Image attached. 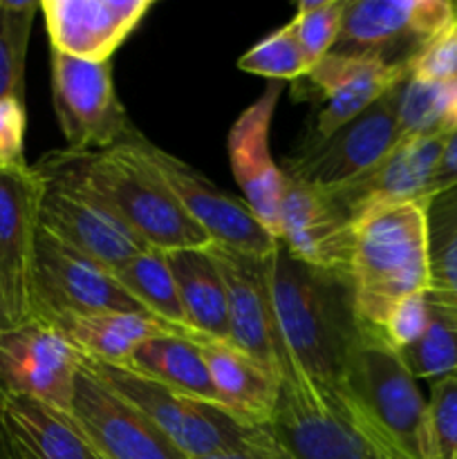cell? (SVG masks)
<instances>
[{"instance_id":"cell-1","label":"cell","mask_w":457,"mask_h":459,"mask_svg":"<svg viewBox=\"0 0 457 459\" xmlns=\"http://www.w3.org/2000/svg\"><path fill=\"white\" fill-rule=\"evenodd\" d=\"M142 133L94 152L52 151L34 164L52 182L88 193L128 224L146 245L161 251L206 247L211 240L193 222L139 148Z\"/></svg>"},{"instance_id":"cell-2","label":"cell","mask_w":457,"mask_h":459,"mask_svg":"<svg viewBox=\"0 0 457 459\" xmlns=\"http://www.w3.org/2000/svg\"><path fill=\"white\" fill-rule=\"evenodd\" d=\"M272 303L289 357L312 379L339 385L370 327L354 303L352 282L287 254L278 242L269 255Z\"/></svg>"},{"instance_id":"cell-3","label":"cell","mask_w":457,"mask_h":459,"mask_svg":"<svg viewBox=\"0 0 457 459\" xmlns=\"http://www.w3.org/2000/svg\"><path fill=\"white\" fill-rule=\"evenodd\" d=\"M267 429L296 459H408L348 385L312 379L291 357Z\"/></svg>"},{"instance_id":"cell-4","label":"cell","mask_w":457,"mask_h":459,"mask_svg":"<svg viewBox=\"0 0 457 459\" xmlns=\"http://www.w3.org/2000/svg\"><path fill=\"white\" fill-rule=\"evenodd\" d=\"M349 282L358 316L375 330L399 300L428 291V200L381 206L354 222Z\"/></svg>"},{"instance_id":"cell-5","label":"cell","mask_w":457,"mask_h":459,"mask_svg":"<svg viewBox=\"0 0 457 459\" xmlns=\"http://www.w3.org/2000/svg\"><path fill=\"white\" fill-rule=\"evenodd\" d=\"M103 385L148 417L188 459L231 453L258 437L264 426L246 424L224 408L177 393L130 368L103 366L83 359Z\"/></svg>"},{"instance_id":"cell-6","label":"cell","mask_w":457,"mask_h":459,"mask_svg":"<svg viewBox=\"0 0 457 459\" xmlns=\"http://www.w3.org/2000/svg\"><path fill=\"white\" fill-rule=\"evenodd\" d=\"M455 18L457 3L451 0H345L341 34L330 54L410 67Z\"/></svg>"},{"instance_id":"cell-7","label":"cell","mask_w":457,"mask_h":459,"mask_svg":"<svg viewBox=\"0 0 457 459\" xmlns=\"http://www.w3.org/2000/svg\"><path fill=\"white\" fill-rule=\"evenodd\" d=\"M148 314L121 287L112 269L39 229L31 263L30 321L52 325L70 314Z\"/></svg>"},{"instance_id":"cell-8","label":"cell","mask_w":457,"mask_h":459,"mask_svg":"<svg viewBox=\"0 0 457 459\" xmlns=\"http://www.w3.org/2000/svg\"><path fill=\"white\" fill-rule=\"evenodd\" d=\"M408 459H430L428 402L401 354L370 327L343 381Z\"/></svg>"},{"instance_id":"cell-9","label":"cell","mask_w":457,"mask_h":459,"mask_svg":"<svg viewBox=\"0 0 457 459\" xmlns=\"http://www.w3.org/2000/svg\"><path fill=\"white\" fill-rule=\"evenodd\" d=\"M52 103L70 152L108 151L137 133L115 92L110 63L52 52Z\"/></svg>"},{"instance_id":"cell-10","label":"cell","mask_w":457,"mask_h":459,"mask_svg":"<svg viewBox=\"0 0 457 459\" xmlns=\"http://www.w3.org/2000/svg\"><path fill=\"white\" fill-rule=\"evenodd\" d=\"M399 88L323 142L300 143L298 151L285 160L282 173L327 191L372 169L401 139L397 119Z\"/></svg>"},{"instance_id":"cell-11","label":"cell","mask_w":457,"mask_h":459,"mask_svg":"<svg viewBox=\"0 0 457 459\" xmlns=\"http://www.w3.org/2000/svg\"><path fill=\"white\" fill-rule=\"evenodd\" d=\"M83 357L56 330L27 321L0 330V393L22 394L72 415Z\"/></svg>"},{"instance_id":"cell-12","label":"cell","mask_w":457,"mask_h":459,"mask_svg":"<svg viewBox=\"0 0 457 459\" xmlns=\"http://www.w3.org/2000/svg\"><path fill=\"white\" fill-rule=\"evenodd\" d=\"M143 157L155 166L157 173L173 191L188 218L206 233L211 242L251 255H272L278 240L258 222L245 200H236L222 188L206 179L200 170L188 166L179 157L161 151L146 137H139Z\"/></svg>"},{"instance_id":"cell-13","label":"cell","mask_w":457,"mask_h":459,"mask_svg":"<svg viewBox=\"0 0 457 459\" xmlns=\"http://www.w3.org/2000/svg\"><path fill=\"white\" fill-rule=\"evenodd\" d=\"M209 254L224 281L231 343L280 379L289 352L273 314L269 255H251L215 242L209 245Z\"/></svg>"},{"instance_id":"cell-14","label":"cell","mask_w":457,"mask_h":459,"mask_svg":"<svg viewBox=\"0 0 457 459\" xmlns=\"http://www.w3.org/2000/svg\"><path fill=\"white\" fill-rule=\"evenodd\" d=\"M446 139L448 134L399 139L366 173L323 193L352 224L381 206L428 200Z\"/></svg>"},{"instance_id":"cell-15","label":"cell","mask_w":457,"mask_h":459,"mask_svg":"<svg viewBox=\"0 0 457 459\" xmlns=\"http://www.w3.org/2000/svg\"><path fill=\"white\" fill-rule=\"evenodd\" d=\"M72 417L103 459H188L125 399L81 366Z\"/></svg>"},{"instance_id":"cell-16","label":"cell","mask_w":457,"mask_h":459,"mask_svg":"<svg viewBox=\"0 0 457 459\" xmlns=\"http://www.w3.org/2000/svg\"><path fill=\"white\" fill-rule=\"evenodd\" d=\"M39 224L72 249L90 255L112 272L151 247L88 193L45 178Z\"/></svg>"},{"instance_id":"cell-17","label":"cell","mask_w":457,"mask_h":459,"mask_svg":"<svg viewBox=\"0 0 457 459\" xmlns=\"http://www.w3.org/2000/svg\"><path fill=\"white\" fill-rule=\"evenodd\" d=\"M43 178L34 166L0 170V303L13 325L30 321V285Z\"/></svg>"},{"instance_id":"cell-18","label":"cell","mask_w":457,"mask_h":459,"mask_svg":"<svg viewBox=\"0 0 457 459\" xmlns=\"http://www.w3.org/2000/svg\"><path fill=\"white\" fill-rule=\"evenodd\" d=\"M280 94L282 83L272 81L267 90L233 121L227 137L228 164L245 197V204L276 240L285 173L273 160L269 137H272L273 112L280 101Z\"/></svg>"},{"instance_id":"cell-19","label":"cell","mask_w":457,"mask_h":459,"mask_svg":"<svg viewBox=\"0 0 457 459\" xmlns=\"http://www.w3.org/2000/svg\"><path fill=\"white\" fill-rule=\"evenodd\" d=\"M278 242L300 263L349 278L354 224L325 193L289 175L278 211Z\"/></svg>"},{"instance_id":"cell-20","label":"cell","mask_w":457,"mask_h":459,"mask_svg":"<svg viewBox=\"0 0 457 459\" xmlns=\"http://www.w3.org/2000/svg\"><path fill=\"white\" fill-rule=\"evenodd\" d=\"M152 4V0H43L39 7L52 52L110 63Z\"/></svg>"},{"instance_id":"cell-21","label":"cell","mask_w":457,"mask_h":459,"mask_svg":"<svg viewBox=\"0 0 457 459\" xmlns=\"http://www.w3.org/2000/svg\"><path fill=\"white\" fill-rule=\"evenodd\" d=\"M408 76V67L385 65L375 58L327 54L307 72V76H303L312 88V97L321 99V110L316 112V119L309 126L303 143L323 142L334 134L379 99L399 88Z\"/></svg>"},{"instance_id":"cell-22","label":"cell","mask_w":457,"mask_h":459,"mask_svg":"<svg viewBox=\"0 0 457 459\" xmlns=\"http://www.w3.org/2000/svg\"><path fill=\"white\" fill-rule=\"evenodd\" d=\"M191 341L204 357L224 408L246 424L267 429L276 411L280 379L228 341L202 334H193Z\"/></svg>"},{"instance_id":"cell-23","label":"cell","mask_w":457,"mask_h":459,"mask_svg":"<svg viewBox=\"0 0 457 459\" xmlns=\"http://www.w3.org/2000/svg\"><path fill=\"white\" fill-rule=\"evenodd\" d=\"M0 426L16 459H103L74 417L22 394H4Z\"/></svg>"},{"instance_id":"cell-24","label":"cell","mask_w":457,"mask_h":459,"mask_svg":"<svg viewBox=\"0 0 457 459\" xmlns=\"http://www.w3.org/2000/svg\"><path fill=\"white\" fill-rule=\"evenodd\" d=\"M88 361L128 368L143 343L160 336H193L197 332L168 325L151 314L94 312L70 314L52 323Z\"/></svg>"},{"instance_id":"cell-25","label":"cell","mask_w":457,"mask_h":459,"mask_svg":"<svg viewBox=\"0 0 457 459\" xmlns=\"http://www.w3.org/2000/svg\"><path fill=\"white\" fill-rule=\"evenodd\" d=\"M166 255L188 327L202 336L231 343L227 291L209 245L166 251Z\"/></svg>"},{"instance_id":"cell-26","label":"cell","mask_w":457,"mask_h":459,"mask_svg":"<svg viewBox=\"0 0 457 459\" xmlns=\"http://www.w3.org/2000/svg\"><path fill=\"white\" fill-rule=\"evenodd\" d=\"M128 368L148 379H155L177 390V393L224 408L222 399L211 381L204 357L191 341V336L170 334L148 341L134 352Z\"/></svg>"},{"instance_id":"cell-27","label":"cell","mask_w":457,"mask_h":459,"mask_svg":"<svg viewBox=\"0 0 457 459\" xmlns=\"http://www.w3.org/2000/svg\"><path fill=\"white\" fill-rule=\"evenodd\" d=\"M397 119L401 139L455 133L457 76L453 79L408 76L399 88Z\"/></svg>"},{"instance_id":"cell-28","label":"cell","mask_w":457,"mask_h":459,"mask_svg":"<svg viewBox=\"0 0 457 459\" xmlns=\"http://www.w3.org/2000/svg\"><path fill=\"white\" fill-rule=\"evenodd\" d=\"M125 291L146 309L151 316L168 323V325L191 330L186 323L182 303H179L177 285L170 272L166 251L148 247L146 251L130 258L112 272Z\"/></svg>"},{"instance_id":"cell-29","label":"cell","mask_w":457,"mask_h":459,"mask_svg":"<svg viewBox=\"0 0 457 459\" xmlns=\"http://www.w3.org/2000/svg\"><path fill=\"white\" fill-rule=\"evenodd\" d=\"M430 303L457 309V184L428 197Z\"/></svg>"},{"instance_id":"cell-30","label":"cell","mask_w":457,"mask_h":459,"mask_svg":"<svg viewBox=\"0 0 457 459\" xmlns=\"http://www.w3.org/2000/svg\"><path fill=\"white\" fill-rule=\"evenodd\" d=\"M399 354L415 379L437 381L457 375V309L430 303V323L424 336Z\"/></svg>"},{"instance_id":"cell-31","label":"cell","mask_w":457,"mask_h":459,"mask_svg":"<svg viewBox=\"0 0 457 459\" xmlns=\"http://www.w3.org/2000/svg\"><path fill=\"white\" fill-rule=\"evenodd\" d=\"M39 3L0 0V97L22 99L25 61Z\"/></svg>"},{"instance_id":"cell-32","label":"cell","mask_w":457,"mask_h":459,"mask_svg":"<svg viewBox=\"0 0 457 459\" xmlns=\"http://www.w3.org/2000/svg\"><path fill=\"white\" fill-rule=\"evenodd\" d=\"M237 67L246 74L264 76V79L280 81V83L303 79L312 70L289 22L264 36L251 49H246L237 61Z\"/></svg>"},{"instance_id":"cell-33","label":"cell","mask_w":457,"mask_h":459,"mask_svg":"<svg viewBox=\"0 0 457 459\" xmlns=\"http://www.w3.org/2000/svg\"><path fill=\"white\" fill-rule=\"evenodd\" d=\"M345 0H300L289 21L309 67L327 56L334 48L343 22Z\"/></svg>"},{"instance_id":"cell-34","label":"cell","mask_w":457,"mask_h":459,"mask_svg":"<svg viewBox=\"0 0 457 459\" xmlns=\"http://www.w3.org/2000/svg\"><path fill=\"white\" fill-rule=\"evenodd\" d=\"M428 433L430 459H457V375L430 385Z\"/></svg>"},{"instance_id":"cell-35","label":"cell","mask_w":457,"mask_h":459,"mask_svg":"<svg viewBox=\"0 0 457 459\" xmlns=\"http://www.w3.org/2000/svg\"><path fill=\"white\" fill-rule=\"evenodd\" d=\"M430 323V303L426 291L421 294L406 296L399 300L392 309H390L388 318H385L384 327H381V336L388 341L390 348L397 352H403L410 345L424 336L426 327Z\"/></svg>"},{"instance_id":"cell-36","label":"cell","mask_w":457,"mask_h":459,"mask_svg":"<svg viewBox=\"0 0 457 459\" xmlns=\"http://www.w3.org/2000/svg\"><path fill=\"white\" fill-rule=\"evenodd\" d=\"M25 99L0 97V170L25 169Z\"/></svg>"},{"instance_id":"cell-37","label":"cell","mask_w":457,"mask_h":459,"mask_svg":"<svg viewBox=\"0 0 457 459\" xmlns=\"http://www.w3.org/2000/svg\"><path fill=\"white\" fill-rule=\"evenodd\" d=\"M410 76L453 79L457 76V18L437 40L428 45L408 67Z\"/></svg>"},{"instance_id":"cell-38","label":"cell","mask_w":457,"mask_h":459,"mask_svg":"<svg viewBox=\"0 0 457 459\" xmlns=\"http://www.w3.org/2000/svg\"><path fill=\"white\" fill-rule=\"evenodd\" d=\"M202 459H296L273 437V433L269 429H263L258 433V437L251 439L249 444H245L242 448L231 453H222V455L213 457H202Z\"/></svg>"},{"instance_id":"cell-39","label":"cell","mask_w":457,"mask_h":459,"mask_svg":"<svg viewBox=\"0 0 457 459\" xmlns=\"http://www.w3.org/2000/svg\"><path fill=\"white\" fill-rule=\"evenodd\" d=\"M453 184H457V130L453 134H448L446 146H444V152H442V160H439V166H437V173H435L433 191H430V195L453 186Z\"/></svg>"},{"instance_id":"cell-40","label":"cell","mask_w":457,"mask_h":459,"mask_svg":"<svg viewBox=\"0 0 457 459\" xmlns=\"http://www.w3.org/2000/svg\"><path fill=\"white\" fill-rule=\"evenodd\" d=\"M0 459H16L12 446H9V439H7V435H4L3 426H0Z\"/></svg>"},{"instance_id":"cell-41","label":"cell","mask_w":457,"mask_h":459,"mask_svg":"<svg viewBox=\"0 0 457 459\" xmlns=\"http://www.w3.org/2000/svg\"><path fill=\"white\" fill-rule=\"evenodd\" d=\"M13 323L9 321V316H7V312H4V307H3V303H0V330H7V327H12Z\"/></svg>"},{"instance_id":"cell-42","label":"cell","mask_w":457,"mask_h":459,"mask_svg":"<svg viewBox=\"0 0 457 459\" xmlns=\"http://www.w3.org/2000/svg\"><path fill=\"white\" fill-rule=\"evenodd\" d=\"M0 403H3V393H0Z\"/></svg>"}]
</instances>
